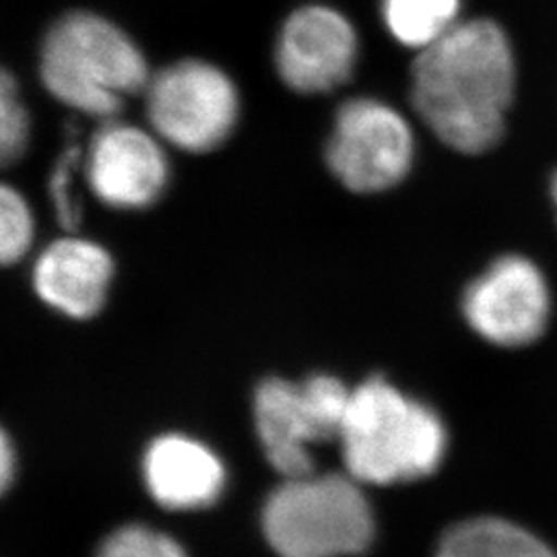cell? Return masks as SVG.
Returning a JSON list of instances; mask_svg holds the SVG:
<instances>
[{
	"label": "cell",
	"mask_w": 557,
	"mask_h": 557,
	"mask_svg": "<svg viewBox=\"0 0 557 557\" xmlns=\"http://www.w3.org/2000/svg\"><path fill=\"white\" fill-rule=\"evenodd\" d=\"M85 178L98 199L122 211H137L161 199L170 182L163 140L119 119L101 122L87 147Z\"/></svg>",
	"instance_id": "10"
},
{
	"label": "cell",
	"mask_w": 557,
	"mask_h": 557,
	"mask_svg": "<svg viewBox=\"0 0 557 557\" xmlns=\"http://www.w3.org/2000/svg\"><path fill=\"white\" fill-rule=\"evenodd\" d=\"M462 314L487 343L508 349L527 347L547 331L552 289L533 260L506 255L467 285Z\"/></svg>",
	"instance_id": "9"
},
{
	"label": "cell",
	"mask_w": 557,
	"mask_h": 557,
	"mask_svg": "<svg viewBox=\"0 0 557 557\" xmlns=\"http://www.w3.org/2000/svg\"><path fill=\"white\" fill-rule=\"evenodd\" d=\"M436 557H557L537 535L506 518L479 517L450 527Z\"/></svg>",
	"instance_id": "13"
},
{
	"label": "cell",
	"mask_w": 557,
	"mask_h": 557,
	"mask_svg": "<svg viewBox=\"0 0 557 557\" xmlns=\"http://www.w3.org/2000/svg\"><path fill=\"white\" fill-rule=\"evenodd\" d=\"M36 221L17 188L0 182V264L20 262L32 248Z\"/></svg>",
	"instance_id": "15"
},
{
	"label": "cell",
	"mask_w": 557,
	"mask_h": 557,
	"mask_svg": "<svg viewBox=\"0 0 557 557\" xmlns=\"http://www.w3.org/2000/svg\"><path fill=\"white\" fill-rule=\"evenodd\" d=\"M145 485L168 510H200L221 498L225 467L199 440L165 434L153 440L143 457Z\"/></svg>",
	"instance_id": "12"
},
{
	"label": "cell",
	"mask_w": 557,
	"mask_h": 557,
	"mask_svg": "<svg viewBox=\"0 0 557 557\" xmlns=\"http://www.w3.org/2000/svg\"><path fill=\"white\" fill-rule=\"evenodd\" d=\"M29 145V114L20 96V85L0 64V170L23 158Z\"/></svg>",
	"instance_id": "16"
},
{
	"label": "cell",
	"mask_w": 557,
	"mask_h": 557,
	"mask_svg": "<svg viewBox=\"0 0 557 557\" xmlns=\"http://www.w3.org/2000/svg\"><path fill=\"white\" fill-rule=\"evenodd\" d=\"M351 391L329 374L301 382L262 380L255 393V421L262 450L283 479L314 473L312 446L338 440Z\"/></svg>",
	"instance_id": "6"
},
{
	"label": "cell",
	"mask_w": 557,
	"mask_h": 557,
	"mask_svg": "<svg viewBox=\"0 0 557 557\" xmlns=\"http://www.w3.org/2000/svg\"><path fill=\"white\" fill-rule=\"evenodd\" d=\"M98 557H188L178 541L145 524H126L101 543Z\"/></svg>",
	"instance_id": "17"
},
{
	"label": "cell",
	"mask_w": 557,
	"mask_h": 557,
	"mask_svg": "<svg viewBox=\"0 0 557 557\" xmlns=\"http://www.w3.org/2000/svg\"><path fill=\"white\" fill-rule=\"evenodd\" d=\"M114 277L110 252L91 239L64 236L41 250L34 267V289L69 319H94Z\"/></svg>",
	"instance_id": "11"
},
{
	"label": "cell",
	"mask_w": 557,
	"mask_h": 557,
	"mask_svg": "<svg viewBox=\"0 0 557 557\" xmlns=\"http://www.w3.org/2000/svg\"><path fill=\"white\" fill-rule=\"evenodd\" d=\"M143 96L151 131L180 151L209 153L238 124V87L209 60L182 59L163 66L151 73Z\"/></svg>",
	"instance_id": "5"
},
{
	"label": "cell",
	"mask_w": 557,
	"mask_h": 557,
	"mask_svg": "<svg viewBox=\"0 0 557 557\" xmlns=\"http://www.w3.org/2000/svg\"><path fill=\"white\" fill-rule=\"evenodd\" d=\"M324 158L347 190L376 195L407 178L416 161V137L391 103L351 98L337 110Z\"/></svg>",
	"instance_id": "7"
},
{
	"label": "cell",
	"mask_w": 557,
	"mask_h": 557,
	"mask_svg": "<svg viewBox=\"0 0 557 557\" xmlns=\"http://www.w3.org/2000/svg\"><path fill=\"white\" fill-rule=\"evenodd\" d=\"M262 533L278 557H356L372 547L376 517L358 479L310 473L271 492Z\"/></svg>",
	"instance_id": "4"
},
{
	"label": "cell",
	"mask_w": 557,
	"mask_h": 557,
	"mask_svg": "<svg viewBox=\"0 0 557 557\" xmlns=\"http://www.w3.org/2000/svg\"><path fill=\"white\" fill-rule=\"evenodd\" d=\"M81 156H83V151H81L79 145L75 140L69 143V147L64 149V153L57 161L52 176H50V184H48L50 199L57 209V218L69 234H73L79 227V200L75 197L73 188H75V174L81 165Z\"/></svg>",
	"instance_id": "18"
},
{
	"label": "cell",
	"mask_w": 557,
	"mask_h": 557,
	"mask_svg": "<svg viewBox=\"0 0 557 557\" xmlns=\"http://www.w3.org/2000/svg\"><path fill=\"white\" fill-rule=\"evenodd\" d=\"M40 77L60 103L106 122L119 116L128 98L145 91L151 69L139 44L116 21L77 9L48 27Z\"/></svg>",
	"instance_id": "3"
},
{
	"label": "cell",
	"mask_w": 557,
	"mask_h": 557,
	"mask_svg": "<svg viewBox=\"0 0 557 557\" xmlns=\"http://www.w3.org/2000/svg\"><path fill=\"white\" fill-rule=\"evenodd\" d=\"M356 23L329 2H304L278 27L273 62L278 79L301 96L331 94L354 77Z\"/></svg>",
	"instance_id": "8"
},
{
	"label": "cell",
	"mask_w": 557,
	"mask_h": 557,
	"mask_svg": "<svg viewBox=\"0 0 557 557\" xmlns=\"http://www.w3.org/2000/svg\"><path fill=\"white\" fill-rule=\"evenodd\" d=\"M552 197H554V202H556L557 211V172L554 174V178H552Z\"/></svg>",
	"instance_id": "20"
},
{
	"label": "cell",
	"mask_w": 557,
	"mask_h": 557,
	"mask_svg": "<svg viewBox=\"0 0 557 557\" xmlns=\"http://www.w3.org/2000/svg\"><path fill=\"white\" fill-rule=\"evenodd\" d=\"M379 11L393 40L421 52L462 21V0H380Z\"/></svg>",
	"instance_id": "14"
},
{
	"label": "cell",
	"mask_w": 557,
	"mask_h": 557,
	"mask_svg": "<svg viewBox=\"0 0 557 557\" xmlns=\"http://www.w3.org/2000/svg\"><path fill=\"white\" fill-rule=\"evenodd\" d=\"M15 448L11 444L9 434L0 428V498L11 487L15 478Z\"/></svg>",
	"instance_id": "19"
},
{
	"label": "cell",
	"mask_w": 557,
	"mask_h": 557,
	"mask_svg": "<svg viewBox=\"0 0 557 557\" xmlns=\"http://www.w3.org/2000/svg\"><path fill=\"white\" fill-rule=\"evenodd\" d=\"M338 442L347 473L361 485H395L438 471L448 430L428 403L368 379L351 391Z\"/></svg>",
	"instance_id": "2"
},
{
	"label": "cell",
	"mask_w": 557,
	"mask_h": 557,
	"mask_svg": "<svg viewBox=\"0 0 557 557\" xmlns=\"http://www.w3.org/2000/svg\"><path fill=\"white\" fill-rule=\"evenodd\" d=\"M517 89V54L498 21L462 20L418 52L411 103L444 145L479 156L504 137Z\"/></svg>",
	"instance_id": "1"
}]
</instances>
